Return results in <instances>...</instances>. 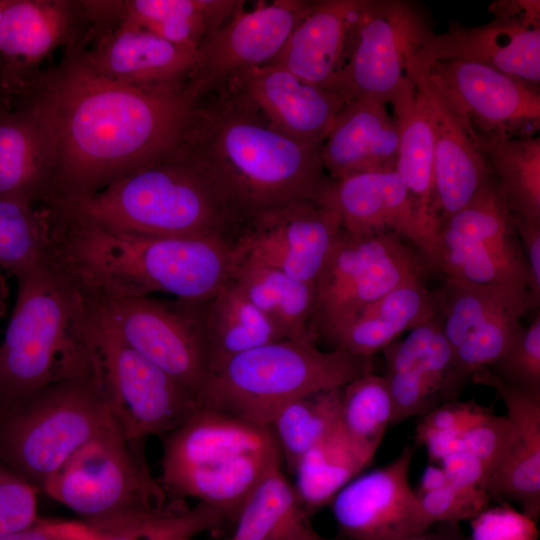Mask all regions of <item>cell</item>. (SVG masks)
Wrapping results in <instances>:
<instances>
[{"instance_id":"6da1fadb","label":"cell","mask_w":540,"mask_h":540,"mask_svg":"<svg viewBox=\"0 0 540 540\" xmlns=\"http://www.w3.org/2000/svg\"><path fill=\"white\" fill-rule=\"evenodd\" d=\"M85 43L66 49L30 97L52 144L42 204L64 207L169 157L197 100L187 80L129 85L109 80L83 59Z\"/></svg>"},{"instance_id":"7a4b0ae2","label":"cell","mask_w":540,"mask_h":540,"mask_svg":"<svg viewBox=\"0 0 540 540\" xmlns=\"http://www.w3.org/2000/svg\"><path fill=\"white\" fill-rule=\"evenodd\" d=\"M321 147L282 133L231 83L197 100L172 153L192 166L245 225L321 201L332 179Z\"/></svg>"},{"instance_id":"3957f363","label":"cell","mask_w":540,"mask_h":540,"mask_svg":"<svg viewBox=\"0 0 540 540\" xmlns=\"http://www.w3.org/2000/svg\"><path fill=\"white\" fill-rule=\"evenodd\" d=\"M50 221V261L92 300L160 292L200 303L238 262L237 245L220 239L122 232L55 209Z\"/></svg>"},{"instance_id":"277c9868","label":"cell","mask_w":540,"mask_h":540,"mask_svg":"<svg viewBox=\"0 0 540 540\" xmlns=\"http://www.w3.org/2000/svg\"><path fill=\"white\" fill-rule=\"evenodd\" d=\"M16 282L0 345V415L56 381L94 370L89 298L51 261Z\"/></svg>"},{"instance_id":"5b68a950","label":"cell","mask_w":540,"mask_h":540,"mask_svg":"<svg viewBox=\"0 0 540 540\" xmlns=\"http://www.w3.org/2000/svg\"><path fill=\"white\" fill-rule=\"evenodd\" d=\"M160 484L171 498L190 497L235 521L253 490L281 468L270 425L199 408L163 436Z\"/></svg>"},{"instance_id":"8992f818","label":"cell","mask_w":540,"mask_h":540,"mask_svg":"<svg viewBox=\"0 0 540 540\" xmlns=\"http://www.w3.org/2000/svg\"><path fill=\"white\" fill-rule=\"evenodd\" d=\"M54 209L114 230L151 236L213 238L237 245L247 230L208 181L173 154Z\"/></svg>"},{"instance_id":"52a82bcc","label":"cell","mask_w":540,"mask_h":540,"mask_svg":"<svg viewBox=\"0 0 540 540\" xmlns=\"http://www.w3.org/2000/svg\"><path fill=\"white\" fill-rule=\"evenodd\" d=\"M373 371V358L282 339L226 361L208 376L198 401L200 408L270 425L289 402Z\"/></svg>"},{"instance_id":"ba28073f","label":"cell","mask_w":540,"mask_h":540,"mask_svg":"<svg viewBox=\"0 0 540 540\" xmlns=\"http://www.w3.org/2000/svg\"><path fill=\"white\" fill-rule=\"evenodd\" d=\"M116 423L95 370L64 378L0 415V463L41 491L78 449Z\"/></svg>"},{"instance_id":"9c48e42d","label":"cell","mask_w":540,"mask_h":540,"mask_svg":"<svg viewBox=\"0 0 540 540\" xmlns=\"http://www.w3.org/2000/svg\"><path fill=\"white\" fill-rule=\"evenodd\" d=\"M432 31L408 1L360 0L343 65L331 91L347 101L370 97L401 114L415 98L410 64Z\"/></svg>"},{"instance_id":"30bf717a","label":"cell","mask_w":540,"mask_h":540,"mask_svg":"<svg viewBox=\"0 0 540 540\" xmlns=\"http://www.w3.org/2000/svg\"><path fill=\"white\" fill-rule=\"evenodd\" d=\"M41 491L88 524L167 501L149 470L143 443L129 439L119 423L78 449Z\"/></svg>"},{"instance_id":"8fae6325","label":"cell","mask_w":540,"mask_h":540,"mask_svg":"<svg viewBox=\"0 0 540 540\" xmlns=\"http://www.w3.org/2000/svg\"><path fill=\"white\" fill-rule=\"evenodd\" d=\"M434 268L446 278L530 298L515 218L493 173L462 209L440 225Z\"/></svg>"},{"instance_id":"7c38bea8","label":"cell","mask_w":540,"mask_h":540,"mask_svg":"<svg viewBox=\"0 0 540 540\" xmlns=\"http://www.w3.org/2000/svg\"><path fill=\"white\" fill-rule=\"evenodd\" d=\"M91 335L97 377L129 439L143 443L149 436H164L200 408L188 389L124 343L94 305Z\"/></svg>"},{"instance_id":"4fadbf2b","label":"cell","mask_w":540,"mask_h":540,"mask_svg":"<svg viewBox=\"0 0 540 540\" xmlns=\"http://www.w3.org/2000/svg\"><path fill=\"white\" fill-rule=\"evenodd\" d=\"M423 277L422 260L398 235L342 231L315 282L312 335L325 339L370 303Z\"/></svg>"},{"instance_id":"5bb4252c","label":"cell","mask_w":540,"mask_h":540,"mask_svg":"<svg viewBox=\"0 0 540 540\" xmlns=\"http://www.w3.org/2000/svg\"><path fill=\"white\" fill-rule=\"evenodd\" d=\"M419 61L483 151L498 140L536 136L540 127L539 87L479 63Z\"/></svg>"},{"instance_id":"9a60e30c","label":"cell","mask_w":540,"mask_h":540,"mask_svg":"<svg viewBox=\"0 0 540 540\" xmlns=\"http://www.w3.org/2000/svg\"><path fill=\"white\" fill-rule=\"evenodd\" d=\"M443 333L464 388L471 375L497 362L522 329L530 298L509 290L446 278L438 290Z\"/></svg>"},{"instance_id":"2e32d148","label":"cell","mask_w":540,"mask_h":540,"mask_svg":"<svg viewBox=\"0 0 540 540\" xmlns=\"http://www.w3.org/2000/svg\"><path fill=\"white\" fill-rule=\"evenodd\" d=\"M81 1L8 0L0 21V110L29 99L41 64L61 46L86 42Z\"/></svg>"},{"instance_id":"e0dca14e","label":"cell","mask_w":540,"mask_h":540,"mask_svg":"<svg viewBox=\"0 0 540 540\" xmlns=\"http://www.w3.org/2000/svg\"><path fill=\"white\" fill-rule=\"evenodd\" d=\"M90 301L124 343L199 398L209 371L197 323L185 303L150 296Z\"/></svg>"},{"instance_id":"ac0fdd59","label":"cell","mask_w":540,"mask_h":540,"mask_svg":"<svg viewBox=\"0 0 540 540\" xmlns=\"http://www.w3.org/2000/svg\"><path fill=\"white\" fill-rule=\"evenodd\" d=\"M489 10L493 18L488 23L466 26L451 21L444 33L431 31L417 57L423 63H479L539 87L540 2L501 0Z\"/></svg>"},{"instance_id":"d6986e66","label":"cell","mask_w":540,"mask_h":540,"mask_svg":"<svg viewBox=\"0 0 540 540\" xmlns=\"http://www.w3.org/2000/svg\"><path fill=\"white\" fill-rule=\"evenodd\" d=\"M312 1L260 2L241 5L197 48V61L187 79L196 100L241 73L269 65L278 56Z\"/></svg>"},{"instance_id":"ffe728a7","label":"cell","mask_w":540,"mask_h":540,"mask_svg":"<svg viewBox=\"0 0 540 540\" xmlns=\"http://www.w3.org/2000/svg\"><path fill=\"white\" fill-rule=\"evenodd\" d=\"M415 448L406 446L388 465L358 475L329 506L347 540H403L427 527L409 481Z\"/></svg>"},{"instance_id":"44dd1931","label":"cell","mask_w":540,"mask_h":540,"mask_svg":"<svg viewBox=\"0 0 540 540\" xmlns=\"http://www.w3.org/2000/svg\"><path fill=\"white\" fill-rule=\"evenodd\" d=\"M336 211L351 236L391 232L417 248L434 268L436 237L395 170L374 171L332 180L321 199Z\"/></svg>"},{"instance_id":"7402d4cb","label":"cell","mask_w":540,"mask_h":540,"mask_svg":"<svg viewBox=\"0 0 540 540\" xmlns=\"http://www.w3.org/2000/svg\"><path fill=\"white\" fill-rule=\"evenodd\" d=\"M342 231L334 209L302 203L251 226L237 244L238 257L315 284Z\"/></svg>"},{"instance_id":"603a6c76","label":"cell","mask_w":540,"mask_h":540,"mask_svg":"<svg viewBox=\"0 0 540 540\" xmlns=\"http://www.w3.org/2000/svg\"><path fill=\"white\" fill-rule=\"evenodd\" d=\"M382 353L386 362L383 376L394 404L391 425L413 416L422 417L440 403L457 399L463 389L454 371L439 312Z\"/></svg>"},{"instance_id":"cb8c5ba5","label":"cell","mask_w":540,"mask_h":540,"mask_svg":"<svg viewBox=\"0 0 540 540\" xmlns=\"http://www.w3.org/2000/svg\"><path fill=\"white\" fill-rule=\"evenodd\" d=\"M410 76L432 127L434 188L441 225L471 200L493 172L485 152L472 139L417 56L410 64Z\"/></svg>"},{"instance_id":"d4e9b609","label":"cell","mask_w":540,"mask_h":540,"mask_svg":"<svg viewBox=\"0 0 540 540\" xmlns=\"http://www.w3.org/2000/svg\"><path fill=\"white\" fill-rule=\"evenodd\" d=\"M234 85L278 130L301 143L322 146L347 100L278 65L241 73Z\"/></svg>"},{"instance_id":"484cf974","label":"cell","mask_w":540,"mask_h":540,"mask_svg":"<svg viewBox=\"0 0 540 540\" xmlns=\"http://www.w3.org/2000/svg\"><path fill=\"white\" fill-rule=\"evenodd\" d=\"M399 137L385 103L370 97L347 101L322 143L324 170L332 180L395 170Z\"/></svg>"},{"instance_id":"4316f807","label":"cell","mask_w":540,"mask_h":540,"mask_svg":"<svg viewBox=\"0 0 540 540\" xmlns=\"http://www.w3.org/2000/svg\"><path fill=\"white\" fill-rule=\"evenodd\" d=\"M85 62L103 77L129 85L185 81L197 50L166 41L146 30L119 24L96 44L82 49Z\"/></svg>"},{"instance_id":"83f0119b","label":"cell","mask_w":540,"mask_h":540,"mask_svg":"<svg viewBox=\"0 0 540 540\" xmlns=\"http://www.w3.org/2000/svg\"><path fill=\"white\" fill-rule=\"evenodd\" d=\"M359 4L360 0L312 1L271 64L331 91L346 56Z\"/></svg>"},{"instance_id":"f1b7e54d","label":"cell","mask_w":540,"mask_h":540,"mask_svg":"<svg viewBox=\"0 0 540 540\" xmlns=\"http://www.w3.org/2000/svg\"><path fill=\"white\" fill-rule=\"evenodd\" d=\"M52 171V144L32 98L0 110V197L41 204Z\"/></svg>"},{"instance_id":"f546056e","label":"cell","mask_w":540,"mask_h":540,"mask_svg":"<svg viewBox=\"0 0 540 540\" xmlns=\"http://www.w3.org/2000/svg\"><path fill=\"white\" fill-rule=\"evenodd\" d=\"M438 308V291L429 290L423 279L410 281L361 309L325 340L332 349L373 358L401 334L431 319Z\"/></svg>"},{"instance_id":"4dcf8cb0","label":"cell","mask_w":540,"mask_h":540,"mask_svg":"<svg viewBox=\"0 0 540 540\" xmlns=\"http://www.w3.org/2000/svg\"><path fill=\"white\" fill-rule=\"evenodd\" d=\"M185 304L197 323L209 375L236 355L286 339L232 279L209 299Z\"/></svg>"},{"instance_id":"1f68e13d","label":"cell","mask_w":540,"mask_h":540,"mask_svg":"<svg viewBox=\"0 0 540 540\" xmlns=\"http://www.w3.org/2000/svg\"><path fill=\"white\" fill-rule=\"evenodd\" d=\"M231 279L286 339L315 344L310 320L315 284L247 259H239Z\"/></svg>"},{"instance_id":"d6a6232c","label":"cell","mask_w":540,"mask_h":540,"mask_svg":"<svg viewBox=\"0 0 540 540\" xmlns=\"http://www.w3.org/2000/svg\"><path fill=\"white\" fill-rule=\"evenodd\" d=\"M235 523L228 540H347L325 537L313 527L310 514L281 468L253 490Z\"/></svg>"},{"instance_id":"836d02e7","label":"cell","mask_w":540,"mask_h":540,"mask_svg":"<svg viewBox=\"0 0 540 540\" xmlns=\"http://www.w3.org/2000/svg\"><path fill=\"white\" fill-rule=\"evenodd\" d=\"M375 453L353 439L340 423L297 460L294 488L307 512L329 505L357 477Z\"/></svg>"},{"instance_id":"e575fe53","label":"cell","mask_w":540,"mask_h":540,"mask_svg":"<svg viewBox=\"0 0 540 540\" xmlns=\"http://www.w3.org/2000/svg\"><path fill=\"white\" fill-rule=\"evenodd\" d=\"M244 1L128 0L120 24L141 28L173 44L197 50Z\"/></svg>"},{"instance_id":"d590c367","label":"cell","mask_w":540,"mask_h":540,"mask_svg":"<svg viewBox=\"0 0 540 540\" xmlns=\"http://www.w3.org/2000/svg\"><path fill=\"white\" fill-rule=\"evenodd\" d=\"M226 520L209 505L188 506L184 499L171 498L109 520L85 523L92 529L94 540H192L220 528Z\"/></svg>"},{"instance_id":"8d00e7d4","label":"cell","mask_w":540,"mask_h":540,"mask_svg":"<svg viewBox=\"0 0 540 540\" xmlns=\"http://www.w3.org/2000/svg\"><path fill=\"white\" fill-rule=\"evenodd\" d=\"M394 117L400 133L395 171L424 223L437 239L440 224L434 188L433 132L426 106L417 90L413 103Z\"/></svg>"},{"instance_id":"74e56055","label":"cell","mask_w":540,"mask_h":540,"mask_svg":"<svg viewBox=\"0 0 540 540\" xmlns=\"http://www.w3.org/2000/svg\"><path fill=\"white\" fill-rule=\"evenodd\" d=\"M50 250L48 209L0 197V271L17 280L49 263Z\"/></svg>"},{"instance_id":"f35d334b","label":"cell","mask_w":540,"mask_h":540,"mask_svg":"<svg viewBox=\"0 0 540 540\" xmlns=\"http://www.w3.org/2000/svg\"><path fill=\"white\" fill-rule=\"evenodd\" d=\"M484 152L514 217L540 223V138L502 139Z\"/></svg>"},{"instance_id":"ab89813d","label":"cell","mask_w":540,"mask_h":540,"mask_svg":"<svg viewBox=\"0 0 540 540\" xmlns=\"http://www.w3.org/2000/svg\"><path fill=\"white\" fill-rule=\"evenodd\" d=\"M341 388L297 398L271 421L283 461L291 472L301 455L340 423Z\"/></svg>"},{"instance_id":"60d3db41","label":"cell","mask_w":540,"mask_h":540,"mask_svg":"<svg viewBox=\"0 0 540 540\" xmlns=\"http://www.w3.org/2000/svg\"><path fill=\"white\" fill-rule=\"evenodd\" d=\"M394 404L383 375H361L341 388V424L350 436L376 454L391 425Z\"/></svg>"},{"instance_id":"b9f144b4","label":"cell","mask_w":540,"mask_h":540,"mask_svg":"<svg viewBox=\"0 0 540 540\" xmlns=\"http://www.w3.org/2000/svg\"><path fill=\"white\" fill-rule=\"evenodd\" d=\"M491 413L492 408L473 399L447 400L421 417L415 441L426 447L430 461L439 462L457 436Z\"/></svg>"},{"instance_id":"7bdbcfd3","label":"cell","mask_w":540,"mask_h":540,"mask_svg":"<svg viewBox=\"0 0 540 540\" xmlns=\"http://www.w3.org/2000/svg\"><path fill=\"white\" fill-rule=\"evenodd\" d=\"M516 440L517 432L508 417L493 412L457 436L446 454L462 450L477 457L487 470L489 483Z\"/></svg>"},{"instance_id":"ee69618b","label":"cell","mask_w":540,"mask_h":540,"mask_svg":"<svg viewBox=\"0 0 540 540\" xmlns=\"http://www.w3.org/2000/svg\"><path fill=\"white\" fill-rule=\"evenodd\" d=\"M490 368L501 380L516 388L540 393V314L522 327L506 353Z\"/></svg>"},{"instance_id":"f6af8a7d","label":"cell","mask_w":540,"mask_h":540,"mask_svg":"<svg viewBox=\"0 0 540 540\" xmlns=\"http://www.w3.org/2000/svg\"><path fill=\"white\" fill-rule=\"evenodd\" d=\"M417 496L427 527L443 522L471 521L490 506L492 499L481 487L461 486L451 482Z\"/></svg>"},{"instance_id":"bcb514c9","label":"cell","mask_w":540,"mask_h":540,"mask_svg":"<svg viewBox=\"0 0 540 540\" xmlns=\"http://www.w3.org/2000/svg\"><path fill=\"white\" fill-rule=\"evenodd\" d=\"M39 492L0 463V539L39 519Z\"/></svg>"},{"instance_id":"7dc6e473","label":"cell","mask_w":540,"mask_h":540,"mask_svg":"<svg viewBox=\"0 0 540 540\" xmlns=\"http://www.w3.org/2000/svg\"><path fill=\"white\" fill-rule=\"evenodd\" d=\"M536 522L508 503L489 506L470 521L467 540H538Z\"/></svg>"},{"instance_id":"c3c4849f","label":"cell","mask_w":540,"mask_h":540,"mask_svg":"<svg viewBox=\"0 0 540 540\" xmlns=\"http://www.w3.org/2000/svg\"><path fill=\"white\" fill-rule=\"evenodd\" d=\"M0 540H94V533L84 521H55L39 518L34 524Z\"/></svg>"},{"instance_id":"681fc988","label":"cell","mask_w":540,"mask_h":540,"mask_svg":"<svg viewBox=\"0 0 540 540\" xmlns=\"http://www.w3.org/2000/svg\"><path fill=\"white\" fill-rule=\"evenodd\" d=\"M515 225L526 261L531 304L533 309H538L540 302V223L515 218Z\"/></svg>"},{"instance_id":"f907efd6","label":"cell","mask_w":540,"mask_h":540,"mask_svg":"<svg viewBox=\"0 0 540 540\" xmlns=\"http://www.w3.org/2000/svg\"><path fill=\"white\" fill-rule=\"evenodd\" d=\"M439 466L449 481L456 485L481 487L486 490L488 473L483 463L474 455L456 450L439 460Z\"/></svg>"},{"instance_id":"816d5d0a","label":"cell","mask_w":540,"mask_h":540,"mask_svg":"<svg viewBox=\"0 0 540 540\" xmlns=\"http://www.w3.org/2000/svg\"><path fill=\"white\" fill-rule=\"evenodd\" d=\"M403 540H467V535L462 532L459 523L443 522Z\"/></svg>"},{"instance_id":"f5cc1de1","label":"cell","mask_w":540,"mask_h":540,"mask_svg":"<svg viewBox=\"0 0 540 540\" xmlns=\"http://www.w3.org/2000/svg\"><path fill=\"white\" fill-rule=\"evenodd\" d=\"M449 482L446 473L440 466L429 465L422 475L419 490L416 493H425L440 488Z\"/></svg>"},{"instance_id":"db71d44e","label":"cell","mask_w":540,"mask_h":540,"mask_svg":"<svg viewBox=\"0 0 540 540\" xmlns=\"http://www.w3.org/2000/svg\"><path fill=\"white\" fill-rule=\"evenodd\" d=\"M8 0H0V21L2 18L3 11L7 5Z\"/></svg>"}]
</instances>
